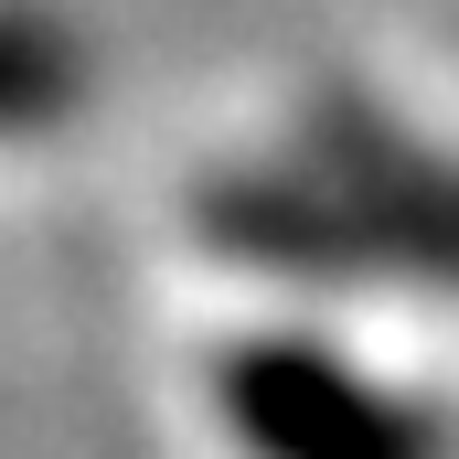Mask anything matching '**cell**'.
Masks as SVG:
<instances>
[{
  "label": "cell",
  "instance_id": "1",
  "mask_svg": "<svg viewBox=\"0 0 459 459\" xmlns=\"http://www.w3.org/2000/svg\"><path fill=\"white\" fill-rule=\"evenodd\" d=\"M225 428L256 459H449V428L321 342H246L225 363Z\"/></svg>",
  "mask_w": 459,
  "mask_h": 459
},
{
  "label": "cell",
  "instance_id": "2",
  "mask_svg": "<svg viewBox=\"0 0 459 459\" xmlns=\"http://www.w3.org/2000/svg\"><path fill=\"white\" fill-rule=\"evenodd\" d=\"M321 160L342 182V204L374 225L385 267H449L459 278V171L428 160L417 139L374 128V117H332L321 128Z\"/></svg>",
  "mask_w": 459,
  "mask_h": 459
},
{
  "label": "cell",
  "instance_id": "3",
  "mask_svg": "<svg viewBox=\"0 0 459 459\" xmlns=\"http://www.w3.org/2000/svg\"><path fill=\"white\" fill-rule=\"evenodd\" d=\"M86 97V54L43 11H0V128H43Z\"/></svg>",
  "mask_w": 459,
  "mask_h": 459
}]
</instances>
